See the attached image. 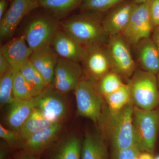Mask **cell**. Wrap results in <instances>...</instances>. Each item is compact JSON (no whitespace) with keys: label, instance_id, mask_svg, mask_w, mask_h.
Wrapping results in <instances>:
<instances>
[{"label":"cell","instance_id":"b9f144b4","mask_svg":"<svg viewBox=\"0 0 159 159\" xmlns=\"http://www.w3.org/2000/svg\"><path fill=\"white\" fill-rule=\"evenodd\" d=\"M10 1H12V0H10Z\"/></svg>","mask_w":159,"mask_h":159},{"label":"cell","instance_id":"83f0119b","mask_svg":"<svg viewBox=\"0 0 159 159\" xmlns=\"http://www.w3.org/2000/svg\"><path fill=\"white\" fill-rule=\"evenodd\" d=\"M14 71L11 70L0 77V105H9L14 101L12 91Z\"/></svg>","mask_w":159,"mask_h":159},{"label":"cell","instance_id":"44dd1931","mask_svg":"<svg viewBox=\"0 0 159 159\" xmlns=\"http://www.w3.org/2000/svg\"><path fill=\"white\" fill-rule=\"evenodd\" d=\"M82 143L76 135L69 134L55 145L50 159H80Z\"/></svg>","mask_w":159,"mask_h":159},{"label":"cell","instance_id":"8992f818","mask_svg":"<svg viewBox=\"0 0 159 159\" xmlns=\"http://www.w3.org/2000/svg\"><path fill=\"white\" fill-rule=\"evenodd\" d=\"M59 23L57 19L46 14L33 18L26 27L24 35L32 51L51 46Z\"/></svg>","mask_w":159,"mask_h":159},{"label":"cell","instance_id":"9c48e42d","mask_svg":"<svg viewBox=\"0 0 159 159\" xmlns=\"http://www.w3.org/2000/svg\"><path fill=\"white\" fill-rule=\"evenodd\" d=\"M64 94L49 86L37 97H34V108L46 119L54 123H61L67 114V103Z\"/></svg>","mask_w":159,"mask_h":159},{"label":"cell","instance_id":"ffe728a7","mask_svg":"<svg viewBox=\"0 0 159 159\" xmlns=\"http://www.w3.org/2000/svg\"><path fill=\"white\" fill-rule=\"evenodd\" d=\"M80 159H108L105 140L98 132H89L82 143Z\"/></svg>","mask_w":159,"mask_h":159},{"label":"cell","instance_id":"7402d4cb","mask_svg":"<svg viewBox=\"0 0 159 159\" xmlns=\"http://www.w3.org/2000/svg\"><path fill=\"white\" fill-rule=\"evenodd\" d=\"M54 124L55 123L46 119L39 110L34 108L18 131L19 143L32 135Z\"/></svg>","mask_w":159,"mask_h":159},{"label":"cell","instance_id":"52a82bcc","mask_svg":"<svg viewBox=\"0 0 159 159\" xmlns=\"http://www.w3.org/2000/svg\"><path fill=\"white\" fill-rule=\"evenodd\" d=\"M150 1L134 5L128 24L121 34L129 44L135 46L150 38L154 29L149 14Z\"/></svg>","mask_w":159,"mask_h":159},{"label":"cell","instance_id":"5b68a950","mask_svg":"<svg viewBox=\"0 0 159 159\" xmlns=\"http://www.w3.org/2000/svg\"><path fill=\"white\" fill-rule=\"evenodd\" d=\"M74 92L78 115L98 123L105 110V101L94 81L83 78Z\"/></svg>","mask_w":159,"mask_h":159},{"label":"cell","instance_id":"d4e9b609","mask_svg":"<svg viewBox=\"0 0 159 159\" xmlns=\"http://www.w3.org/2000/svg\"><path fill=\"white\" fill-rule=\"evenodd\" d=\"M104 98L107 104V110L111 112L118 111L131 102L129 89L125 84Z\"/></svg>","mask_w":159,"mask_h":159},{"label":"cell","instance_id":"6da1fadb","mask_svg":"<svg viewBox=\"0 0 159 159\" xmlns=\"http://www.w3.org/2000/svg\"><path fill=\"white\" fill-rule=\"evenodd\" d=\"M102 13L84 11L59 23L62 30L84 47L107 45L109 36L102 25Z\"/></svg>","mask_w":159,"mask_h":159},{"label":"cell","instance_id":"2e32d148","mask_svg":"<svg viewBox=\"0 0 159 159\" xmlns=\"http://www.w3.org/2000/svg\"><path fill=\"white\" fill-rule=\"evenodd\" d=\"M58 57L51 46L33 51L30 61L41 74L48 86L52 84Z\"/></svg>","mask_w":159,"mask_h":159},{"label":"cell","instance_id":"60d3db41","mask_svg":"<svg viewBox=\"0 0 159 159\" xmlns=\"http://www.w3.org/2000/svg\"><path fill=\"white\" fill-rule=\"evenodd\" d=\"M155 159H159V155L157 156L156 158H155Z\"/></svg>","mask_w":159,"mask_h":159},{"label":"cell","instance_id":"d6a6232c","mask_svg":"<svg viewBox=\"0 0 159 159\" xmlns=\"http://www.w3.org/2000/svg\"><path fill=\"white\" fill-rule=\"evenodd\" d=\"M12 149L5 141H1L0 144V159H9Z\"/></svg>","mask_w":159,"mask_h":159},{"label":"cell","instance_id":"7c38bea8","mask_svg":"<svg viewBox=\"0 0 159 159\" xmlns=\"http://www.w3.org/2000/svg\"><path fill=\"white\" fill-rule=\"evenodd\" d=\"M39 7L38 0H12L10 7L0 20L1 39L11 37L23 18Z\"/></svg>","mask_w":159,"mask_h":159},{"label":"cell","instance_id":"e575fe53","mask_svg":"<svg viewBox=\"0 0 159 159\" xmlns=\"http://www.w3.org/2000/svg\"><path fill=\"white\" fill-rule=\"evenodd\" d=\"M13 159H40L39 156L36 155L25 151L21 150V151L17 154Z\"/></svg>","mask_w":159,"mask_h":159},{"label":"cell","instance_id":"d6986e66","mask_svg":"<svg viewBox=\"0 0 159 159\" xmlns=\"http://www.w3.org/2000/svg\"><path fill=\"white\" fill-rule=\"evenodd\" d=\"M138 60L142 69L157 75L159 73V51L152 39H145L136 45Z\"/></svg>","mask_w":159,"mask_h":159},{"label":"cell","instance_id":"1f68e13d","mask_svg":"<svg viewBox=\"0 0 159 159\" xmlns=\"http://www.w3.org/2000/svg\"><path fill=\"white\" fill-rule=\"evenodd\" d=\"M149 14L154 29L159 26V0H151Z\"/></svg>","mask_w":159,"mask_h":159},{"label":"cell","instance_id":"9a60e30c","mask_svg":"<svg viewBox=\"0 0 159 159\" xmlns=\"http://www.w3.org/2000/svg\"><path fill=\"white\" fill-rule=\"evenodd\" d=\"M135 4L134 0L133 2H123L103 17V28L109 37L122 33L128 24Z\"/></svg>","mask_w":159,"mask_h":159},{"label":"cell","instance_id":"836d02e7","mask_svg":"<svg viewBox=\"0 0 159 159\" xmlns=\"http://www.w3.org/2000/svg\"><path fill=\"white\" fill-rule=\"evenodd\" d=\"M12 70L8 61L2 54H0V77Z\"/></svg>","mask_w":159,"mask_h":159},{"label":"cell","instance_id":"277c9868","mask_svg":"<svg viewBox=\"0 0 159 159\" xmlns=\"http://www.w3.org/2000/svg\"><path fill=\"white\" fill-rule=\"evenodd\" d=\"M134 133L141 151L153 153L159 129V109L146 111L134 106Z\"/></svg>","mask_w":159,"mask_h":159},{"label":"cell","instance_id":"4316f807","mask_svg":"<svg viewBox=\"0 0 159 159\" xmlns=\"http://www.w3.org/2000/svg\"><path fill=\"white\" fill-rule=\"evenodd\" d=\"M12 91L15 99L26 100L34 98L30 87L20 70L14 71Z\"/></svg>","mask_w":159,"mask_h":159},{"label":"cell","instance_id":"74e56055","mask_svg":"<svg viewBox=\"0 0 159 159\" xmlns=\"http://www.w3.org/2000/svg\"><path fill=\"white\" fill-rule=\"evenodd\" d=\"M139 159H153L154 158L152 154L149 152H144L140 153L139 156Z\"/></svg>","mask_w":159,"mask_h":159},{"label":"cell","instance_id":"30bf717a","mask_svg":"<svg viewBox=\"0 0 159 159\" xmlns=\"http://www.w3.org/2000/svg\"><path fill=\"white\" fill-rule=\"evenodd\" d=\"M128 44L120 34L110 37L106 45L112 69L119 75L127 77L132 76L135 69V64Z\"/></svg>","mask_w":159,"mask_h":159},{"label":"cell","instance_id":"5bb4252c","mask_svg":"<svg viewBox=\"0 0 159 159\" xmlns=\"http://www.w3.org/2000/svg\"><path fill=\"white\" fill-rule=\"evenodd\" d=\"M32 51L24 34L15 37L1 46L0 54L8 61L13 71L19 70L30 58Z\"/></svg>","mask_w":159,"mask_h":159},{"label":"cell","instance_id":"8d00e7d4","mask_svg":"<svg viewBox=\"0 0 159 159\" xmlns=\"http://www.w3.org/2000/svg\"><path fill=\"white\" fill-rule=\"evenodd\" d=\"M152 35V40L155 44L159 51V26L154 28Z\"/></svg>","mask_w":159,"mask_h":159},{"label":"cell","instance_id":"ac0fdd59","mask_svg":"<svg viewBox=\"0 0 159 159\" xmlns=\"http://www.w3.org/2000/svg\"><path fill=\"white\" fill-rule=\"evenodd\" d=\"M6 124L10 129L18 132L34 109V98L26 100L15 99L8 105Z\"/></svg>","mask_w":159,"mask_h":159},{"label":"cell","instance_id":"f35d334b","mask_svg":"<svg viewBox=\"0 0 159 159\" xmlns=\"http://www.w3.org/2000/svg\"><path fill=\"white\" fill-rule=\"evenodd\" d=\"M134 1L136 4H141V3L146 2L149 0H134Z\"/></svg>","mask_w":159,"mask_h":159},{"label":"cell","instance_id":"f1b7e54d","mask_svg":"<svg viewBox=\"0 0 159 159\" xmlns=\"http://www.w3.org/2000/svg\"><path fill=\"white\" fill-rule=\"evenodd\" d=\"M125 0H83L80 6L84 11H93L102 12L117 6Z\"/></svg>","mask_w":159,"mask_h":159},{"label":"cell","instance_id":"e0dca14e","mask_svg":"<svg viewBox=\"0 0 159 159\" xmlns=\"http://www.w3.org/2000/svg\"><path fill=\"white\" fill-rule=\"evenodd\" d=\"M51 46L59 57L80 62L84 47L63 30L57 31Z\"/></svg>","mask_w":159,"mask_h":159},{"label":"cell","instance_id":"4fadbf2b","mask_svg":"<svg viewBox=\"0 0 159 159\" xmlns=\"http://www.w3.org/2000/svg\"><path fill=\"white\" fill-rule=\"evenodd\" d=\"M62 129L61 123L53 124L20 142L17 148L39 156L55 141Z\"/></svg>","mask_w":159,"mask_h":159},{"label":"cell","instance_id":"8fae6325","mask_svg":"<svg viewBox=\"0 0 159 159\" xmlns=\"http://www.w3.org/2000/svg\"><path fill=\"white\" fill-rule=\"evenodd\" d=\"M83 72L79 62L59 57L51 85L61 93H68L75 90L83 78Z\"/></svg>","mask_w":159,"mask_h":159},{"label":"cell","instance_id":"cb8c5ba5","mask_svg":"<svg viewBox=\"0 0 159 159\" xmlns=\"http://www.w3.org/2000/svg\"><path fill=\"white\" fill-rule=\"evenodd\" d=\"M83 0H38L40 7L49 10L56 19L66 16L77 7Z\"/></svg>","mask_w":159,"mask_h":159},{"label":"cell","instance_id":"603a6c76","mask_svg":"<svg viewBox=\"0 0 159 159\" xmlns=\"http://www.w3.org/2000/svg\"><path fill=\"white\" fill-rule=\"evenodd\" d=\"M20 70L30 87L33 97H37L49 86L30 60L22 66Z\"/></svg>","mask_w":159,"mask_h":159},{"label":"cell","instance_id":"7a4b0ae2","mask_svg":"<svg viewBox=\"0 0 159 159\" xmlns=\"http://www.w3.org/2000/svg\"><path fill=\"white\" fill-rule=\"evenodd\" d=\"M134 106L129 103L116 112L105 109L97 124L110 141L113 150H120L136 145L134 133Z\"/></svg>","mask_w":159,"mask_h":159},{"label":"cell","instance_id":"d590c367","mask_svg":"<svg viewBox=\"0 0 159 159\" xmlns=\"http://www.w3.org/2000/svg\"><path fill=\"white\" fill-rule=\"evenodd\" d=\"M9 0H0V20L3 17L8 10V2Z\"/></svg>","mask_w":159,"mask_h":159},{"label":"cell","instance_id":"4dcf8cb0","mask_svg":"<svg viewBox=\"0 0 159 159\" xmlns=\"http://www.w3.org/2000/svg\"><path fill=\"white\" fill-rule=\"evenodd\" d=\"M141 150L137 145L120 150H113L111 159H139Z\"/></svg>","mask_w":159,"mask_h":159},{"label":"cell","instance_id":"ab89813d","mask_svg":"<svg viewBox=\"0 0 159 159\" xmlns=\"http://www.w3.org/2000/svg\"><path fill=\"white\" fill-rule=\"evenodd\" d=\"M157 80L158 85V88L159 89V73L157 74Z\"/></svg>","mask_w":159,"mask_h":159},{"label":"cell","instance_id":"ba28073f","mask_svg":"<svg viewBox=\"0 0 159 159\" xmlns=\"http://www.w3.org/2000/svg\"><path fill=\"white\" fill-rule=\"evenodd\" d=\"M106 45L84 47L80 62L88 78L99 81L112 69V63Z\"/></svg>","mask_w":159,"mask_h":159},{"label":"cell","instance_id":"f546056e","mask_svg":"<svg viewBox=\"0 0 159 159\" xmlns=\"http://www.w3.org/2000/svg\"><path fill=\"white\" fill-rule=\"evenodd\" d=\"M0 137L12 148H17L19 144V134L18 131L4 127L0 125Z\"/></svg>","mask_w":159,"mask_h":159},{"label":"cell","instance_id":"3957f363","mask_svg":"<svg viewBox=\"0 0 159 159\" xmlns=\"http://www.w3.org/2000/svg\"><path fill=\"white\" fill-rule=\"evenodd\" d=\"M127 84L134 106L146 111L157 108L159 89L156 75L144 70H137Z\"/></svg>","mask_w":159,"mask_h":159},{"label":"cell","instance_id":"484cf974","mask_svg":"<svg viewBox=\"0 0 159 159\" xmlns=\"http://www.w3.org/2000/svg\"><path fill=\"white\" fill-rule=\"evenodd\" d=\"M98 81L97 88L103 97L118 90L124 84L120 75L114 71L109 72Z\"/></svg>","mask_w":159,"mask_h":159}]
</instances>
